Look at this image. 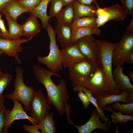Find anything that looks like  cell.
<instances>
[{
  "label": "cell",
  "instance_id": "9",
  "mask_svg": "<svg viewBox=\"0 0 133 133\" xmlns=\"http://www.w3.org/2000/svg\"><path fill=\"white\" fill-rule=\"evenodd\" d=\"M14 105L11 110L9 109L5 110V120L3 133H7L12 123L15 120L21 119H27L33 125H37L34 120L27 114L18 101L13 100Z\"/></svg>",
  "mask_w": 133,
  "mask_h": 133
},
{
  "label": "cell",
  "instance_id": "41",
  "mask_svg": "<svg viewBox=\"0 0 133 133\" xmlns=\"http://www.w3.org/2000/svg\"><path fill=\"white\" fill-rule=\"evenodd\" d=\"M5 97L3 95H0V111L2 110L5 106L4 102Z\"/></svg>",
  "mask_w": 133,
  "mask_h": 133
},
{
  "label": "cell",
  "instance_id": "26",
  "mask_svg": "<svg viewBox=\"0 0 133 133\" xmlns=\"http://www.w3.org/2000/svg\"><path fill=\"white\" fill-rule=\"evenodd\" d=\"M53 112L47 113L45 116L39 124H37L39 129L41 133H55L56 127L53 121Z\"/></svg>",
  "mask_w": 133,
  "mask_h": 133
},
{
  "label": "cell",
  "instance_id": "27",
  "mask_svg": "<svg viewBox=\"0 0 133 133\" xmlns=\"http://www.w3.org/2000/svg\"><path fill=\"white\" fill-rule=\"evenodd\" d=\"M8 26V39L15 40L20 39L23 36L21 25L8 17H5Z\"/></svg>",
  "mask_w": 133,
  "mask_h": 133
},
{
  "label": "cell",
  "instance_id": "44",
  "mask_svg": "<svg viewBox=\"0 0 133 133\" xmlns=\"http://www.w3.org/2000/svg\"><path fill=\"white\" fill-rule=\"evenodd\" d=\"M0 37L2 38L5 39V37L0 33Z\"/></svg>",
  "mask_w": 133,
  "mask_h": 133
},
{
  "label": "cell",
  "instance_id": "35",
  "mask_svg": "<svg viewBox=\"0 0 133 133\" xmlns=\"http://www.w3.org/2000/svg\"><path fill=\"white\" fill-rule=\"evenodd\" d=\"M23 130L29 133H41L38 131L37 124L32 125L24 124L23 126Z\"/></svg>",
  "mask_w": 133,
  "mask_h": 133
},
{
  "label": "cell",
  "instance_id": "21",
  "mask_svg": "<svg viewBox=\"0 0 133 133\" xmlns=\"http://www.w3.org/2000/svg\"><path fill=\"white\" fill-rule=\"evenodd\" d=\"M51 0H41L38 5L30 12L31 14L39 18L41 20L42 27L46 29L49 26L50 19L47 14L48 5Z\"/></svg>",
  "mask_w": 133,
  "mask_h": 133
},
{
  "label": "cell",
  "instance_id": "1",
  "mask_svg": "<svg viewBox=\"0 0 133 133\" xmlns=\"http://www.w3.org/2000/svg\"><path fill=\"white\" fill-rule=\"evenodd\" d=\"M32 69L33 75L38 82L45 87L47 92L46 96L49 103L55 107L60 117H62L65 114L66 116L70 115L71 108L67 103L70 95L66 83L62 79L56 85L51 78L52 76L61 78V75L48 70L38 65L33 66Z\"/></svg>",
  "mask_w": 133,
  "mask_h": 133
},
{
  "label": "cell",
  "instance_id": "24",
  "mask_svg": "<svg viewBox=\"0 0 133 133\" xmlns=\"http://www.w3.org/2000/svg\"><path fill=\"white\" fill-rule=\"evenodd\" d=\"M103 109L105 111H109L112 113L110 116L112 121L114 124L115 125L119 123L121 125L126 124L129 121L133 120V116L130 114L123 115L121 112L118 111L115 112L111 106L106 105L103 108Z\"/></svg>",
  "mask_w": 133,
  "mask_h": 133
},
{
  "label": "cell",
  "instance_id": "40",
  "mask_svg": "<svg viewBox=\"0 0 133 133\" xmlns=\"http://www.w3.org/2000/svg\"><path fill=\"white\" fill-rule=\"evenodd\" d=\"M12 0H0V12L8 3Z\"/></svg>",
  "mask_w": 133,
  "mask_h": 133
},
{
  "label": "cell",
  "instance_id": "29",
  "mask_svg": "<svg viewBox=\"0 0 133 133\" xmlns=\"http://www.w3.org/2000/svg\"><path fill=\"white\" fill-rule=\"evenodd\" d=\"M111 104L113 108L125 114L133 115V101L125 104H121L116 102Z\"/></svg>",
  "mask_w": 133,
  "mask_h": 133
},
{
  "label": "cell",
  "instance_id": "11",
  "mask_svg": "<svg viewBox=\"0 0 133 133\" xmlns=\"http://www.w3.org/2000/svg\"><path fill=\"white\" fill-rule=\"evenodd\" d=\"M84 87L96 97L109 94L105 77L99 67Z\"/></svg>",
  "mask_w": 133,
  "mask_h": 133
},
{
  "label": "cell",
  "instance_id": "36",
  "mask_svg": "<svg viewBox=\"0 0 133 133\" xmlns=\"http://www.w3.org/2000/svg\"><path fill=\"white\" fill-rule=\"evenodd\" d=\"M6 109L5 106L3 109L0 111V133H3L5 120V110Z\"/></svg>",
  "mask_w": 133,
  "mask_h": 133
},
{
  "label": "cell",
  "instance_id": "18",
  "mask_svg": "<svg viewBox=\"0 0 133 133\" xmlns=\"http://www.w3.org/2000/svg\"><path fill=\"white\" fill-rule=\"evenodd\" d=\"M28 10L22 7L17 0H12L3 7L1 13L5 17H8L13 21L17 22L18 17L23 13L29 12Z\"/></svg>",
  "mask_w": 133,
  "mask_h": 133
},
{
  "label": "cell",
  "instance_id": "19",
  "mask_svg": "<svg viewBox=\"0 0 133 133\" xmlns=\"http://www.w3.org/2000/svg\"><path fill=\"white\" fill-rule=\"evenodd\" d=\"M71 26L57 24L54 30L57 34L58 41L62 48L70 46L72 45L71 41Z\"/></svg>",
  "mask_w": 133,
  "mask_h": 133
},
{
  "label": "cell",
  "instance_id": "13",
  "mask_svg": "<svg viewBox=\"0 0 133 133\" xmlns=\"http://www.w3.org/2000/svg\"><path fill=\"white\" fill-rule=\"evenodd\" d=\"M100 116L96 109L93 110L89 120L84 124L81 126L76 125L72 122L71 124L76 127L79 133H90L96 129H99L106 132H109L110 129L107 123L101 122Z\"/></svg>",
  "mask_w": 133,
  "mask_h": 133
},
{
  "label": "cell",
  "instance_id": "14",
  "mask_svg": "<svg viewBox=\"0 0 133 133\" xmlns=\"http://www.w3.org/2000/svg\"><path fill=\"white\" fill-rule=\"evenodd\" d=\"M63 66L68 68L88 58L80 51L75 44L61 50Z\"/></svg>",
  "mask_w": 133,
  "mask_h": 133
},
{
  "label": "cell",
  "instance_id": "15",
  "mask_svg": "<svg viewBox=\"0 0 133 133\" xmlns=\"http://www.w3.org/2000/svg\"><path fill=\"white\" fill-rule=\"evenodd\" d=\"M98 105L101 109L107 104L121 101L128 103L133 101V92L129 93L126 91L122 92L119 94H109L103 96L96 97Z\"/></svg>",
  "mask_w": 133,
  "mask_h": 133
},
{
  "label": "cell",
  "instance_id": "32",
  "mask_svg": "<svg viewBox=\"0 0 133 133\" xmlns=\"http://www.w3.org/2000/svg\"><path fill=\"white\" fill-rule=\"evenodd\" d=\"M41 0H17L22 7L28 10L30 12L36 7Z\"/></svg>",
  "mask_w": 133,
  "mask_h": 133
},
{
  "label": "cell",
  "instance_id": "37",
  "mask_svg": "<svg viewBox=\"0 0 133 133\" xmlns=\"http://www.w3.org/2000/svg\"><path fill=\"white\" fill-rule=\"evenodd\" d=\"M4 21L2 18L0 19V33L5 37L6 39H8V32L6 28Z\"/></svg>",
  "mask_w": 133,
  "mask_h": 133
},
{
  "label": "cell",
  "instance_id": "16",
  "mask_svg": "<svg viewBox=\"0 0 133 133\" xmlns=\"http://www.w3.org/2000/svg\"><path fill=\"white\" fill-rule=\"evenodd\" d=\"M112 71L115 83L118 89L121 92L127 91L133 92V85L130 82V79L123 72L122 66H117Z\"/></svg>",
  "mask_w": 133,
  "mask_h": 133
},
{
  "label": "cell",
  "instance_id": "30",
  "mask_svg": "<svg viewBox=\"0 0 133 133\" xmlns=\"http://www.w3.org/2000/svg\"><path fill=\"white\" fill-rule=\"evenodd\" d=\"M50 7V18L56 17L64 7L61 0H51Z\"/></svg>",
  "mask_w": 133,
  "mask_h": 133
},
{
  "label": "cell",
  "instance_id": "45",
  "mask_svg": "<svg viewBox=\"0 0 133 133\" xmlns=\"http://www.w3.org/2000/svg\"><path fill=\"white\" fill-rule=\"evenodd\" d=\"M3 53H4V52L2 50H0V56Z\"/></svg>",
  "mask_w": 133,
  "mask_h": 133
},
{
  "label": "cell",
  "instance_id": "6",
  "mask_svg": "<svg viewBox=\"0 0 133 133\" xmlns=\"http://www.w3.org/2000/svg\"><path fill=\"white\" fill-rule=\"evenodd\" d=\"M133 50V19L114 49L112 55L113 66H122L128 54Z\"/></svg>",
  "mask_w": 133,
  "mask_h": 133
},
{
  "label": "cell",
  "instance_id": "42",
  "mask_svg": "<svg viewBox=\"0 0 133 133\" xmlns=\"http://www.w3.org/2000/svg\"><path fill=\"white\" fill-rule=\"evenodd\" d=\"M76 0H61L64 7L73 3Z\"/></svg>",
  "mask_w": 133,
  "mask_h": 133
},
{
  "label": "cell",
  "instance_id": "5",
  "mask_svg": "<svg viewBox=\"0 0 133 133\" xmlns=\"http://www.w3.org/2000/svg\"><path fill=\"white\" fill-rule=\"evenodd\" d=\"M46 29L50 39L49 53L46 56H38L37 60L40 63L46 65L50 70L57 72L63 69L61 50L56 43V33L51 24Z\"/></svg>",
  "mask_w": 133,
  "mask_h": 133
},
{
  "label": "cell",
  "instance_id": "17",
  "mask_svg": "<svg viewBox=\"0 0 133 133\" xmlns=\"http://www.w3.org/2000/svg\"><path fill=\"white\" fill-rule=\"evenodd\" d=\"M38 18L31 14L22 25L21 28L23 36L32 39L40 31L41 25Z\"/></svg>",
  "mask_w": 133,
  "mask_h": 133
},
{
  "label": "cell",
  "instance_id": "28",
  "mask_svg": "<svg viewBox=\"0 0 133 133\" xmlns=\"http://www.w3.org/2000/svg\"><path fill=\"white\" fill-rule=\"evenodd\" d=\"M71 27H88L98 28L96 17H86L74 19Z\"/></svg>",
  "mask_w": 133,
  "mask_h": 133
},
{
  "label": "cell",
  "instance_id": "22",
  "mask_svg": "<svg viewBox=\"0 0 133 133\" xmlns=\"http://www.w3.org/2000/svg\"><path fill=\"white\" fill-rule=\"evenodd\" d=\"M71 41L72 44H75L79 39L84 36L96 34L100 35V30L98 28L88 27H71Z\"/></svg>",
  "mask_w": 133,
  "mask_h": 133
},
{
  "label": "cell",
  "instance_id": "12",
  "mask_svg": "<svg viewBox=\"0 0 133 133\" xmlns=\"http://www.w3.org/2000/svg\"><path fill=\"white\" fill-rule=\"evenodd\" d=\"M31 40V38H23L18 40H12L0 37V50L8 57L14 58L17 63L20 64L21 61L18 53L23 51L21 44Z\"/></svg>",
  "mask_w": 133,
  "mask_h": 133
},
{
  "label": "cell",
  "instance_id": "4",
  "mask_svg": "<svg viewBox=\"0 0 133 133\" xmlns=\"http://www.w3.org/2000/svg\"><path fill=\"white\" fill-rule=\"evenodd\" d=\"M15 72L14 90L11 93L7 94L5 97L13 100L20 101L23 104L26 111H29L30 102L35 90L32 87L27 85L24 83L23 80V71L21 67L17 66Z\"/></svg>",
  "mask_w": 133,
  "mask_h": 133
},
{
  "label": "cell",
  "instance_id": "31",
  "mask_svg": "<svg viewBox=\"0 0 133 133\" xmlns=\"http://www.w3.org/2000/svg\"><path fill=\"white\" fill-rule=\"evenodd\" d=\"M12 77L11 74L0 72V95L3 93L7 86L11 81Z\"/></svg>",
  "mask_w": 133,
  "mask_h": 133
},
{
  "label": "cell",
  "instance_id": "38",
  "mask_svg": "<svg viewBox=\"0 0 133 133\" xmlns=\"http://www.w3.org/2000/svg\"><path fill=\"white\" fill-rule=\"evenodd\" d=\"M125 62L133 64V50L130 52L125 58Z\"/></svg>",
  "mask_w": 133,
  "mask_h": 133
},
{
  "label": "cell",
  "instance_id": "20",
  "mask_svg": "<svg viewBox=\"0 0 133 133\" xmlns=\"http://www.w3.org/2000/svg\"><path fill=\"white\" fill-rule=\"evenodd\" d=\"M74 19L86 17H96L97 7L95 5H87L82 4L77 0L73 3Z\"/></svg>",
  "mask_w": 133,
  "mask_h": 133
},
{
  "label": "cell",
  "instance_id": "43",
  "mask_svg": "<svg viewBox=\"0 0 133 133\" xmlns=\"http://www.w3.org/2000/svg\"><path fill=\"white\" fill-rule=\"evenodd\" d=\"M128 78L132 81H133V71H131L130 72L127 76Z\"/></svg>",
  "mask_w": 133,
  "mask_h": 133
},
{
  "label": "cell",
  "instance_id": "3",
  "mask_svg": "<svg viewBox=\"0 0 133 133\" xmlns=\"http://www.w3.org/2000/svg\"><path fill=\"white\" fill-rule=\"evenodd\" d=\"M99 67L97 62L87 58L68 68L72 86L84 87Z\"/></svg>",
  "mask_w": 133,
  "mask_h": 133
},
{
  "label": "cell",
  "instance_id": "7",
  "mask_svg": "<svg viewBox=\"0 0 133 133\" xmlns=\"http://www.w3.org/2000/svg\"><path fill=\"white\" fill-rule=\"evenodd\" d=\"M48 100L41 91L33 93L30 104V116L38 124L45 116L51 106Z\"/></svg>",
  "mask_w": 133,
  "mask_h": 133
},
{
  "label": "cell",
  "instance_id": "34",
  "mask_svg": "<svg viewBox=\"0 0 133 133\" xmlns=\"http://www.w3.org/2000/svg\"><path fill=\"white\" fill-rule=\"evenodd\" d=\"M128 14L133 16V0H120Z\"/></svg>",
  "mask_w": 133,
  "mask_h": 133
},
{
  "label": "cell",
  "instance_id": "25",
  "mask_svg": "<svg viewBox=\"0 0 133 133\" xmlns=\"http://www.w3.org/2000/svg\"><path fill=\"white\" fill-rule=\"evenodd\" d=\"M73 90L75 92H78L80 90H81L84 92L88 97L91 103L96 108V109L99 114L101 119L106 122L108 125L110 126L111 121L105 115L104 112L103 110L100 109L99 108L98 105L97 99L96 97H93L89 90L86 89L83 86H80L73 87Z\"/></svg>",
  "mask_w": 133,
  "mask_h": 133
},
{
  "label": "cell",
  "instance_id": "23",
  "mask_svg": "<svg viewBox=\"0 0 133 133\" xmlns=\"http://www.w3.org/2000/svg\"><path fill=\"white\" fill-rule=\"evenodd\" d=\"M73 3L66 6L56 17L57 24L71 26L74 16Z\"/></svg>",
  "mask_w": 133,
  "mask_h": 133
},
{
  "label": "cell",
  "instance_id": "8",
  "mask_svg": "<svg viewBox=\"0 0 133 133\" xmlns=\"http://www.w3.org/2000/svg\"><path fill=\"white\" fill-rule=\"evenodd\" d=\"M94 3L97 8L96 14L98 28L111 20L122 21L128 14L123 6L118 4L102 8L99 6L97 1Z\"/></svg>",
  "mask_w": 133,
  "mask_h": 133
},
{
  "label": "cell",
  "instance_id": "33",
  "mask_svg": "<svg viewBox=\"0 0 133 133\" xmlns=\"http://www.w3.org/2000/svg\"><path fill=\"white\" fill-rule=\"evenodd\" d=\"M78 92L77 96L80 98L84 108L87 109L91 103L89 99L86 94L83 91L80 90Z\"/></svg>",
  "mask_w": 133,
  "mask_h": 133
},
{
  "label": "cell",
  "instance_id": "2",
  "mask_svg": "<svg viewBox=\"0 0 133 133\" xmlns=\"http://www.w3.org/2000/svg\"><path fill=\"white\" fill-rule=\"evenodd\" d=\"M99 48L97 63L105 77L109 94H120L122 92L117 89L112 74V55L118 42L112 43L106 40L95 39Z\"/></svg>",
  "mask_w": 133,
  "mask_h": 133
},
{
  "label": "cell",
  "instance_id": "39",
  "mask_svg": "<svg viewBox=\"0 0 133 133\" xmlns=\"http://www.w3.org/2000/svg\"><path fill=\"white\" fill-rule=\"evenodd\" d=\"M79 2L86 5H90L92 2H95L96 0H77Z\"/></svg>",
  "mask_w": 133,
  "mask_h": 133
},
{
  "label": "cell",
  "instance_id": "47",
  "mask_svg": "<svg viewBox=\"0 0 133 133\" xmlns=\"http://www.w3.org/2000/svg\"><path fill=\"white\" fill-rule=\"evenodd\" d=\"M2 72L1 71V69L0 68V72Z\"/></svg>",
  "mask_w": 133,
  "mask_h": 133
},
{
  "label": "cell",
  "instance_id": "10",
  "mask_svg": "<svg viewBox=\"0 0 133 133\" xmlns=\"http://www.w3.org/2000/svg\"><path fill=\"white\" fill-rule=\"evenodd\" d=\"M95 39L92 35L86 36L78 40L75 44L83 55L97 63L99 48Z\"/></svg>",
  "mask_w": 133,
  "mask_h": 133
},
{
  "label": "cell",
  "instance_id": "46",
  "mask_svg": "<svg viewBox=\"0 0 133 133\" xmlns=\"http://www.w3.org/2000/svg\"><path fill=\"white\" fill-rule=\"evenodd\" d=\"M2 15L0 12V19L2 17Z\"/></svg>",
  "mask_w": 133,
  "mask_h": 133
}]
</instances>
